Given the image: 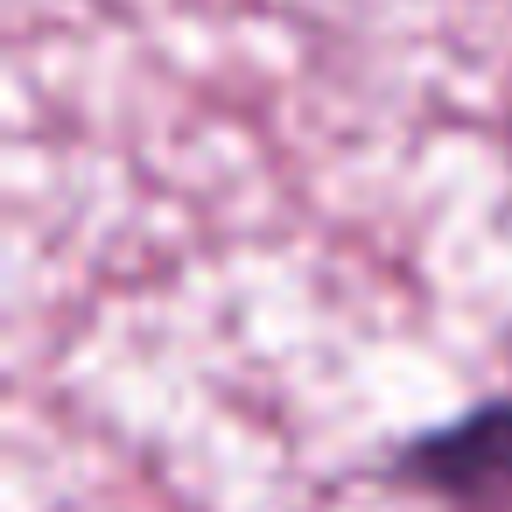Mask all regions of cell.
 I'll return each instance as SVG.
<instances>
[{"label":"cell","instance_id":"6da1fadb","mask_svg":"<svg viewBox=\"0 0 512 512\" xmlns=\"http://www.w3.org/2000/svg\"><path fill=\"white\" fill-rule=\"evenodd\" d=\"M386 477L456 512H512V393H491L470 414L393 442Z\"/></svg>","mask_w":512,"mask_h":512}]
</instances>
